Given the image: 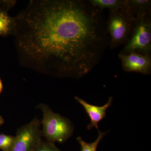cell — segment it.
Segmentation results:
<instances>
[{
  "label": "cell",
  "mask_w": 151,
  "mask_h": 151,
  "mask_svg": "<svg viewBox=\"0 0 151 151\" xmlns=\"http://www.w3.org/2000/svg\"><path fill=\"white\" fill-rule=\"evenodd\" d=\"M133 52L151 56V12L135 19L132 35L120 53Z\"/></svg>",
  "instance_id": "4"
},
{
  "label": "cell",
  "mask_w": 151,
  "mask_h": 151,
  "mask_svg": "<svg viewBox=\"0 0 151 151\" xmlns=\"http://www.w3.org/2000/svg\"><path fill=\"white\" fill-rule=\"evenodd\" d=\"M37 107L43 114L42 133L47 142L63 143L72 136L74 127L69 119L54 113L45 104L40 103Z\"/></svg>",
  "instance_id": "3"
},
{
  "label": "cell",
  "mask_w": 151,
  "mask_h": 151,
  "mask_svg": "<svg viewBox=\"0 0 151 151\" xmlns=\"http://www.w3.org/2000/svg\"><path fill=\"white\" fill-rule=\"evenodd\" d=\"M89 3L94 7L103 10L129 9L127 0H89Z\"/></svg>",
  "instance_id": "9"
},
{
  "label": "cell",
  "mask_w": 151,
  "mask_h": 151,
  "mask_svg": "<svg viewBox=\"0 0 151 151\" xmlns=\"http://www.w3.org/2000/svg\"><path fill=\"white\" fill-rule=\"evenodd\" d=\"M4 119H3L0 116V127H1V125L4 123Z\"/></svg>",
  "instance_id": "15"
},
{
  "label": "cell",
  "mask_w": 151,
  "mask_h": 151,
  "mask_svg": "<svg viewBox=\"0 0 151 151\" xmlns=\"http://www.w3.org/2000/svg\"><path fill=\"white\" fill-rule=\"evenodd\" d=\"M15 139V136L0 134V149L3 151H10L13 146Z\"/></svg>",
  "instance_id": "12"
},
{
  "label": "cell",
  "mask_w": 151,
  "mask_h": 151,
  "mask_svg": "<svg viewBox=\"0 0 151 151\" xmlns=\"http://www.w3.org/2000/svg\"><path fill=\"white\" fill-rule=\"evenodd\" d=\"M75 98L76 100L83 106L90 119V123L87 126V129L91 130L95 127L97 130H99L98 123L106 116L107 109L112 105L113 97H109L108 102L102 106L91 105L78 97H76Z\"/></svg>",
  "instance_id": "7"
},
{
  "label": "cell",
  "mask_w": 151,
  "mask_h": 151,
  "mask_svg": "<svg viewBox=\"0 0 151 151\" xmlns=\"http://www.w3.org/2000/svg\"><path fill=\"white\" fill-rule=\"evenodd\" d=\"M123 70L127 72H137L149 75L151 72V56L140 53H131L128 55L120 54Z\"/></svg>",
  "instance_id": "6"
},
{
  "label": "cell",
  "mask_w": 151,
  "mask_h": 151,
  "mask_svg": "<svg viewBox=\"0 0 151 151\" xmlns=\"http://www.w3.org/2000/svg\"><path fill=\"white\" fill-rule=\"evenodd\" d=\"M103 10L85 0H32L15 17L19 62L43 74L79 79L110 43Z\"/></svg>",
  "instance_id": "1"
},
{
  "label": "cell",
  "mask_w": 151,
  "mask_h": 151,
  "mask_svg": "<svg viewBox=\"0 0 151 151\" xmlns=\"http://www.w3.org/2000/svg\"><path fill=\"white\" fill-rule=\"evenodd\" d=\"M3 89V84L2 83V81H1V79H0V94L2 91Z\"/></svg>",
  "instance_id": "14"
},
{
  "label": "cell",
  "mask_w": 151,
  "mask_h": 151,
  "mask_svg": "<svg viewBox=\"0 0 151 151\" xmlns=\"http://www.w3.org/2000/svg\"><path fill=\"white\" fill-rule=\"evenodd\" d=\"M0 11H1V10H0Z\"/></svg>",
  "instance_id": "16"
},
{
  "label": "cell",
  "mask_w": 151,
  "mask_h": 151,
  "mask_svg": "<svg viewBox=\"0 0 151 151\" xmlns=\"http://www.w3.org/2000/svg\"><path fill=\"white\" fill-rule=\"evenodd\" d=\"M32 151H61L54 143L41 140Z\"/></svg>",
  "instance_id": "13"
},
{
  "label": "cell",
  "mask_w": 151,
  "mask_h": 151,
  "mask_svg": "<svg viewBox=\"0 0 151 151\" xmlns=\"http://www.w3.org/2000/svg\"><path fill=\"white\" fill-rule=\"evenodd\" d=\"M15 27L14 17H10L5 11H0V35H13Z\"/></svg>",
  "instance_id": "10"
},
{
  "label": "cell",
  "mask_w": 151,
  "mask_h": 151,
  "mask_svg": "<svg viewBox=\"0 0 151 151\" xmlns=\"http://www.w3.org/2000/svg\"><path fill=\"white\" fill-rule=\"evenodd\" d=\"M127 1L135 19L151 12L150 0H127Z\"/></svg>",
  "instance_id": "8"
},
{
  "label": "cell",
  "mask_w": 151,
  "mask_h": 151,
  "mask_svg": "<svg viewBox=\"0 0 151 151\" xmlns=\"http://www.w3.org/2000/svg\"><path fill=\"white\" fill-rule=\"evenodd\" d=\"M42 136L40 122L35 118L17 130L15 141L10 151H32Z\"/></svg>",
  "instance_id": "5"
},
{
  "label": "cell",
  "mask_w": 151,
  "mask_h": 151,
  "mask_svg": "<svg viewBox=\"0 0 151 151\" xmlns=\"http://www.w3.org/2000/svg\"><path fill=\"white\" fill-rule=\"evenodd\" d=\"M135 18L129 9L109 10L106 31L110 35L109 48L113 50L125 45L132 35Z\"/></svg>",
  "instance_id": "2"
},
{
  "label": "cell",
  "mask_w": 151,
  "mask_h": 151,
  "mask_svg": "<svg viewBox=\"0 0 151 151\" xmlns=\"http://www.w3.org/2000/svg\"><path fill=\"white\" fill-rule=\"evenodd\" d=\"M98 131V137L93 142H86L80 137H78L77 138V141L81 146V151H97V146L99 143L104 137V136L109 132V131L105 132H101L99 130Z\"/></svg>",
  "instance_id": "11"
}]
</instances>
